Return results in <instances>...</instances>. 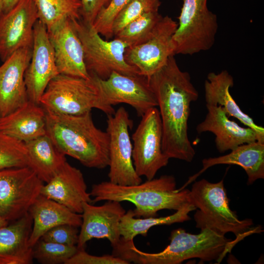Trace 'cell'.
Instances as JSON below:
<instances>
[{
	"label": "cell",
	"instance_id": "cell-28",
	"mask_svg": "<svg viewBox=\"0 0 264 264\" xmlns=\"http://www.w3.org/2000/svg\"><path fill=\"white\" fill-rule=\"evenodd\" d=\"M37 8L38 20L49 30L68 19L81 17L80 0H33Z\"/></svg>",
	"mask_w": 264,
	"mask_h": 264
},
{
	"label": "cell",
	"instance_id": "cell-35",
	"mask_svg": "<svg viewBox=\"0 0 264 264\" xmlns=\"http://www.w3.org/2000/svg\"><path fill=\"white\" fill-rule=\"evenodd\" d=\"M130 263L113 255L94 256L88 254L85 249H79L66 264H129Z\"/></svg>",
	"mask_w": 264,
	"mask_h": 264
},
{
	"label": "cell",
	"instance_id": "cell-6",
	"mask_svg": "<svg viewBox=\"0 0 264 264\" xmlns=\"http://www.w3.org/2000/svg\"><path fill=\"white\" fill-rule=\"evenodd\" d=\"M84 78L59 74L48 83L40 104L54 112L78 115L97 109L107 115L115 110L104 103L96 76Z\"/></svg>",
	"mask_w": 264,
	"mask_h": 264
},
{
	"label": "cell",
	"instance_id": "cell-29",
	"mask_svg": "<svg viewBox=\"0 0 264 264\" xmlns=\"http://www.w3.org/2000/svg\"><path fill=\"white\" fill-rule=\"evenodd\" d=\"M162 17L158 11L145 13L127 24L115 38L126 43L129 47L141 44L152 36Z\"/></svg>",
	"mask_w": 264,
	"mask_h": 264
},
{
	"label": "cell",
	"instance_id": "cell-12",
	"mask_svg": "<svg viewBox=\"0 0 264 264\" xmlns=\"http://www.w3.org/2000/svg\"><path fill=\"white\" fill-rule=\"evenodd\" d=\"M177 26L172 18L163 17L148 40L127 48L126 61L136 67L141 76L149 78L165 65L169 57L175 55L172 37Z\"/></svg>",
	"mask_w": 264,
	"mask_h": 264
},
{
	"label": "cell",
	"instance_id": "cell-2",
	"mask_svg": "<svg viewBox=\"0 0 264 264\" xmlns=\"http://www.w3.org/2000/svg\"><path fill=\"white\" fill-rule=\"evenodd\" d=\"M44 110L46 134L62 153L88 168L109 166V136L96 127L91 111L68 115Z\"/></svg>",
	"mask_w": 264,
	"mask_h": 264
},
{
	"label": "cell",
	"instance_id": "cell-19",
	"mask_svg": "<svg viewBox=\"0 0 264 264\" xmlns=\"http://www.w3.org/2000/svg\"><path fill=\"white\" fill-rule=\"evenodd\" d=\"M41 194L78 214H82L84 202L92 203L82 172L67 161L43 185Z\"/></svg>",
	"mask_w": 264,
	"mask_h": 264
},
{
	"label": "cell",
	"instance_id": "cell-24",
	"mask_svg": "<svg viewBox=\"0 0 264 264\" xmlns=\"http://www.w3.org/2000/svg\"><path fill=\"white\" fill-rule=\"evenodd\" d=\"M202 168L191 177L186 184L190 183L207 169L218 164L237 165L244 169L248 176V184L264 178V143L256 141L241 145L224 155L204 158Z\"/></svg>",
	"mask_w": 264,
	"mask_h": 264
},
{
	"label": "cell",
	"instance_id": "cell-5",
	"mask_svg": "<svg viewBox=\"0 0 264 264\" xmlns=\"http://www.w3.org/2000/svg\"><path fill=\"white\" fill-rule=\"evenodd\" d=\"M190 197L191 203L198 209L194 216L197 228H210L224 235L231 232L236 237L235 243L263 231L259 227H252L251 219L241 220L231 210L223 179L217 183L205 179L195 182L190 191Z\"/></svg>",
	"mask_w": 264,
	"mask_h": 264
},
{
	"label": "cell",
	"instance_id": "cell-38",
	"mask_svg": "<svg viewBox=\"0 0 264 264\" xmlns=\"http://www.w3.org/2000/svg\"><path fill=\"white\" fill-rule=\"evenodd\" d=\"M3 12L5 13L13 8L21 0H2Z\"/></svg>",
	"mask_w": 264,
	"mask_h": 264
},
{
	"label": "cell",
	"instance_id": "cell-33",
	"mask_svg": "<svg viewBox=\"0 0 264 264\" xmlns=\"http://www.w3.org/2000/svg\"><path fill=\"white\" fill-rule=\"evenodd\" d=\"M130 0H110L108 5L99 13L92 26L106 39L113 37V25L118 14Z\"/></svg>",
	"mask_w": 264,
	"mask_h": 264
},
{
	"label": "cell",
	"instance_id": "cell-18",
	"mask_svg": "<svg viewBox=\"0 0 264 264\" xmlns=\"http://www.w3.org/2000/svg\"><path fill=\"white\" fill-rule=\"evenodd\" d=\"M47 32L59 74L89 78L82 44L70 19L62 22Z\"/></svg>",
	"mask_w": 264,
	"mask_h": 264
},
{
	"label": "cell",
	"instance_id": "cell-27",
	"mask_svg": "<svg viewBox=\"0 0 264 264\" xmlns=\"http://www.w3.org/2000/svg\"><path fill=\"white\" fill-rule=\"evenodd\" d=\"M33 220L29 212L10 225L0 228V256H22L32 254L28 241Z\"/></svg>",
	"mask_w": 264,
	"mask_h": 264
},
{
	"label": "cell",
	"instance_id": "cell-3",
	"mask_svg": "<svg viewBox=\"0 0 264 264\" xmlns=\"http://www.w3.org/2000/svg\"><path fill=\"white\" fill-rule=\"evenodd\" d=\"M169 239L170 244L158 253L142 251L134 245L133 241H130L121 242L116 254L130 264H179L193 258L220 262L234 245L233 241L207 227L201 229L198 234L177 228L171 232Z\"/></svg>",
	"mask_w": 264,
	"mask_h": 264
},
{
	"label": "cell",
	"instance_id": "cell-20",
	"mask_svg": "<svg viewBox=\"0 0 264 264\" xmlns=\"http://www.w3.org/2000/svg\"><path fill=\"white\" fill-rule=\"evenodd\" d=\"M207 113L199 123L198 133L209 132L214 134L217 149L220 153L232 150L244 144L258 140L256 132L249 127H242L230 120L220 106L206 104Z\"/></svg>",
	"mask_w": 264,
	"mask_h": 264
},
{
	"label": "cell",
	"instance_id": "cell-22",
	"mask_svg": "<svg viewBox=\"0 0 264 264\" xmlns=\"http://www.w3.org/2000/svg\"><path fill=\"white\" fill-rule=\"evenodd\" d=\"M32 228L28 241L32 248L43 235L52 228L63 224L80 227L82 215L72 212L54 200L40 194L30 207Z\"/></svg>",
	"mask_w": 264,
	"mask_h": 264
},
{
	"label": "cell",
	"instance_id": "cell-16",
	"mask_svg": "<svg viewBox=\"0 0 264 264\" xmlns=\"http://www.w3.org/2000/svg\"><path fill=\"white\" fill-rule=\"evenodd\" d=\"M106 201L100 206L88 202L83 203L82 221L77 244L79 249H85L87 242L93 239H106L112 247L119 242V224L126 211L120 202Z\"/></svg>",
	"mask_w": 264,
	"mask_h": 264
},
{
	"label": "cell",
	"instance_id": "cell-26",
	"mask_svg": "<svg viewBox=\"0 0 264 264\" xmlns=\"http://www.w3.org/2000/svg\"><path fill=\"white\" fill-rule=\"evenodd\" d=\"M197 208L192 203L183 206L172 215L162 217L135 218L133 211L130 209L122 217L119 230L121 238L125 241L133 240L137 235L146 236L149 230L155 226L170 225L190 220L189 213Z\"/></svg>",
	"mask_w": 264,
	"mask_h": 264
},
{
	"label": "cell",
	"instance_id": "cell-17",
	"mask_svg": "<svg viewBox=\"0 0 264 264\" xmlns=\"http://www.w3.org/2000/svg\"><path fill=\"white\" fill-rule=\"evenodd\" d=\"M32 47L21 48L0 66V116L4 117L28 101L24 75Z\"/></svg>",
	"mask_w": 264,
	"mask_h": 264
},
{
	"label": "cell",
	"instance_id": "cell-1",
	"mask_svg": "<svg viewBox=\"0 0 264 264\" xmlns=\"http://www.w3.org/2000/svg\"><path fill=\"white\" fill-rule=\"evenodd\" d=\"M159 108L162 126V151L169 158L191 162L196 154L189 139L190 105L198 97L189 73L182 71L174 56L147 79Z\"/></svg>",
	"mask_w": 264,
	"mask_h": 264
},
{
	"label": "cell",
	"instance_id": "cell-34",
	"mask_svg": "<svg viewBox=\"0 0 264 264\" xmlns=\"http://www.w3.org/2000/svg\"><path fill=\"white\" fill-rule=\"evenodd\" d=\"M78 227L67 224L55 226L41 238V240L61 244L75 246L78 242Z\"/></svg>",
	"mask_w": 264,
	"mask_h": 264
},
{
	"label": "cell",
	"instance_id": "cell-25",
	"mask_svg": "<svg viewBox=\"0 0 264 264\" xmlns=\"http://www.w3.org/2000/svg\"><path fill=\"white\" fill-rule=\"evenodd\" d=\"M27 166L44 182H48L67 161L66 155L45 134L25 143Z\"/></svg>",
	"mask_w": 264,
	"mask_h": 264
},
{
	"label": "cell",
	"instance_id": "cell-37",
	"mask_svg": "<svg viewBox=\"0 0 264 264\" xmlns=\"http://www.w3.org/2000/svg\"><path fill=\"white\" fill-rule=\"evenodd\" d=\"M32 255L22 256H0V264H30L33 262Z\"/></svg>",
	"mask_w": 264,
	"mask_h": 264
},
{
	"label": "cell",
	"instance_id": "cell-23",
	"mask_svg": "<svg viewBox=\"0 0 264 264\" xmlns=\"http://www.w3.org/2000/svg\"><path fill=\"white\" fill-rule=\"evenodd\" d=\"M46 125L44 109L29 100L0 118V131L24 143L46 134Z\"/></svg>",
	"mask_w": 264,
	"mask_h": 264
},
{
	"label": "cell",
	"instance_id": "cell-41",
	"mask_svg": "<svg viewBox=\"0 0 264 264\" xmlns=\"http://www.w3.org/2000/svg\"></svg>",
	"mask_w": 264,
	"mask_h": 264
},
{
	"label": "cell",
	"instance_id": "cell-32",
	"mask_svg": "<svg viewBox=\"0 0 264 264\" xmlns=\"http://www.w3.org/2000/svg\"><path fill=\"white\" fill-rule=\"evenodd\" d=\"M160 5V0H130L114 20V36L127 24L142 15L157 12Z\"/></svg>",
	"mask_w": 264,
	"mask_h": 264
},
{
	"label": "cell",
	"instance_id": "cell-39",
	"mask_svg": "<svg viewBox=\"0 0 264 264\" xmlns=\"http://www.w3.org/2000/svg\"><path fill=\"white\" fill-rule=\"evenodd\" d=\"M9 221L4 219L0 215V228L5 226L8 224Z\"/></svg>",
	"mask_w": 264,
	"mask_h": 264
},
{
	"label": "cell",
	"instance_id": "cell-13",
	"mask_svg": "<svg viewBox=\"0 0 264 264\" xmlns=\"http://www.w3.org/2000/svg\"><path fill=\"white\" fill-rule=\"evenodd\" d=\"M96 77L103 101L109 108L125 103L132 107L141 117L150 109L158 106L156 96L146 77L115 71L105 80Z\"/></svg>",
	"mask_w": 264,
	"mask_h": 264
},
{
	"label": "cell",
	"instance_id": "cell-14",
	"mask_svg": "<svg viewBox=\"0 0 264 264\" xmlns=\"http://www.w3.org/2000/svg\"><path fill=\"white\" fill-rule=\"evenodd\" d=\"M59 74L47 28L38 20L34 27L32 55L24 75L28 100L40 104L48 83Z\"/></svg>",
	"mask_w": 264,
	"mask_h": 264
},
{
	"label": "cell",
	"instance_id": "cell-15",
	"mask_svg": "<svg viewBox=\"0 0 264 264\" xmlns=\"http://www.w3.org/2000/svg\"><path fill=\"white\" fill-rule=\"evenodd\" d=\"M38 15L33 0H21L0 18V59L3 62L17 50L32 47Z\"/></svg>",
	"mask_w": 264,
	"mask_h": 264
},
{
	"label": "cell",
	"instance_id": "cell-10",
	"mask_svg": "<svg viewBox=\"0 0 264 264\" xmlns=\"http://www.w3.org/2000/svg\"><path fill=\"white\" fill-rule=\"evenodd\" d=\"M106 132L109 136V181L120 185H132L142 182L136 173L132 160V145L129 129L132 126L128 112L120 107L108 115Z\"/></svg>",
	"mask_w": 264,
	"mask_h": 264
},
{
	"label": "cell",
	"instance_id": "cell-7",
	"mask_svg": "<svg viewBox=\"0 0 264 264\" xmlns=\"http://www.w3.org/2000/svg\"><path fill=\"white\" fill-rule=\"evenodd\" d=\"M70 21L82 43L85 65L89 74L103 80L114 71L126 75H140L137 68L125 59V52L129 47L126 43L116 38L104 40L92 24L82 17Z\"/></svg>",
	"mask_w": 264,
	"mask_h": 264
},
{
	"label": "cell",
	"instance_id": "cell-8",
	"mask_svg": "<svg viewBox=\"0 0 264 264\" xmlns=\"http://www.w3.org/2000/svg\"><path fill=\"white\" fill-rule=\"evenodd\" d=\"M178 23L172 41L175 54L193 55L210 49L218 28L217 17L207 7V0H182Z\"/></svg>",
	"mask_w": 264,
	"mask_h": 264
},
{
	"label": "cell",
	"instance_id": "cell-36",
	"mask_svg": "<svg viewBox=\"0 0 264 264\" xmlns=\"http://www.w3.org/2000/svg\"><path fill=\"white\" fill-rule=\"evenodd\" d=\"M81 17L92 24L99 13L109 3L110 0H80Z\"/></svg>",
	"mask_w": 264,
	"mask_h": 264
},
{
	"label": "cell",
	"instance_id": "cell-4",
	"mask_svg": "<svg viewBox=\"0 0 264 264\" xmlns=\"http://www.w3.org/2000/svg\"><path fill=\"white\" fill-rule=\"evenodd\" d=\"M176 185L174 176L163 175L132 185L103 181L93 184L89 193L93 197L92 203L108 200L129 201L135 206L133 210L135 217H156L157 212L161 210L177 211L192 203L190 191L184 189L179 190Z\"/></svg>",
	"mask_w": 264,
	"mask_h": 264
},
{
	"label": "cell",
	"instance_id": "cell-21",
	"mask_svg": "<svg viewBox=\"0 0 264 264\" xmlns=\"http://www.w3.org/2000/svg\"><path fill=\"white\" fill-rule=\"evenodd\" d=\"M233 86V78L227 70L210 72L204 83L206 104L221 106L228 117L233 116L252 129L257 134V141L264 143V127L255 124L249 115L241 110L230 93Z\"/></svg>",
	"mask_w": 264,
	"mask_h": 264
},
{
	"label": "cell",
	"instance_id": "cell-9",
	"mask_svg": "<svg viewBox=\"0 0 264 264\" xmlns=\"http://www.w3.org/2000/svg\"><path fill=\"white\" fill-rule=\"evenodd\" d=\"M162 126L159 110L152 108L142 116L132 135V160L137 175L147 180L154 178L166 166L169 158L162 151Z\"/></svg>",
	"mask_w": 264,
	"mask_h": 264
},
{
	"label": "cell",
	"instance_id": "cell-11",
	"mask_svg": "<svg viewBox=\"0 0 264 264\" xmlns=\"http://www.w3.org/2000/svg\"><path fill=\"white\" fill-rule=\"evenodd\" d=\"M44 183L28 166L0 170V215L8 221L25 215Z\"/></svg>",
	"mask_w": 264,
	"mask_h": 264
},
{
	"label": "cell",
	"instance_id": "cell-31",
	"mask_svg": "<svg viewBox=\"0 0 264 264\" xmlns=\"http://www.w3.org/2000/svg\"><path fill=\"white\" fill-rule=\"evenodd\" d=\"M32 249L33 259L43 264H66L78 250L76 245H63L41 239Z\"/></svg>",
	"mask_w": 264,
	"mask_h": 264
},
{
	"label": "cell",
	"instance_id": "cell-40",
	"mask_svg": "<svg viewBox=\"0 0 264 264\" xmlns=\"http://www.w3.org/2000/svg\"><path fill=\"white\" fill-rule=\"evenodd\" d=\"M3 12V0H0V18Z\"/></svg>",
	"mask_w": 264,
	"mask_h": 264
},
{
	"label": "cell",
	"instance_id": "cell-30",
	"mask_svg": "<svg viewBox=\"0 0 264 264\" xmlns=\"http://www.w3.org/2000/svg\"><path fill=\"white\" fill-rule=\"evenodd\" d=\"M27 166L24 142L0 131V170Z\"/></svg>",
	"mask_w": 264,
	"mask_h": 264
}]
</instances>
